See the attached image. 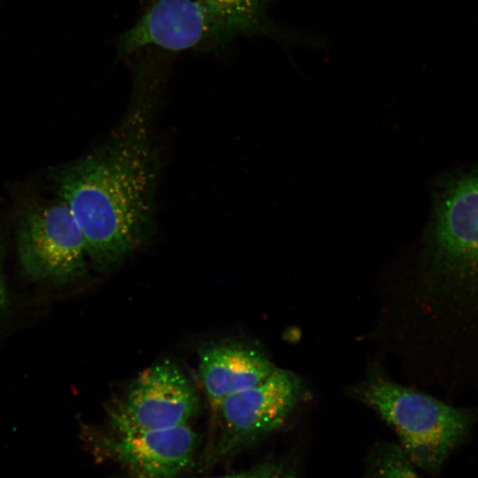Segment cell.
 Wrapping results in <instances>:
<instances>
[{
    "label": "cell",
    "instance_id": "obj_1",
    "mask_svg": "<svg viewBox=\"0 0 478 478\" xmlns=\"http://www.w3.org/2000/svg\"><path fill=\"white\" fill-rule=\"evenodd\" d=\"M134 113L105 148L73 164L59 181L87 257L99 271L131 254L151 220L156 161L142 104Z\"/></svg>",
    "mask_w": 478,
    "mask_h": 478
},
{
    "label": "cell",
    "instance_id": "obj_2",
    "mask_svg": "<svg viewBox=\"0 0 478 478\" xmlns=\"http://www.w3.org/2000/svg\"><path fill=\"white\" fill-rule=\"evenodd\" d=\"M424 240L451 312L453 345L478 346V163L436 180Z\"/></svg>",
    "mask_w": 478,
    "mask_h": 478
},
{
    "label": "cell",
    "instance_id": "obj_3",
    "mask_svg": "<svg viewBox=\"0 0 478 478\" xmlns=\"http://www.w3.org/2000/svg\"><path fill=\"white\" fill-rule=\"evenodd\" d=\"M361 397L395 429L411 463L428 472L441 467L474 420V411L385 380L369 382Z\"/></svg>",
    "mask_w": 478,
    "mask_h": 478
},
{
    "label": "cell",
    "instance_id": "obj_4",
    "mask_svg": "<svg viewBox=\"0 0 478 478\" xmlns=\"http://www.w3.org/2000/svg\"><path fill=\"white\" fill-rule=\"evenodd\" d=\"M303 392L293 373L276 369L259 384L225 398L213 417L219 421L214 454L235 452L278 429L297 405Z\"/></svg>",
    "mask_w": 478,
    "mask_h": 478
},
{
    "label": "cell",
    "instance_id": "obj_5",
    "mask_svg": "<svg viewBox=\"0 0 478 478\" xmlns=\"http://www.w3.org/2000/svg\"><path fill=\"white\" fill-rule=\"evenodd\" d=\"M18 253L29 278L50 285L78 278L88 258L81 229L63 201L27 216L19 234Z\"/></svg>",
    "mask_w": 478,
    "mask_h": 478
},
{
    "label": "cell",
    "instance_id": "obj_6",
    "mask_svg": "<svg viewBox=\"0 0 478 478\" xmlns=\"http://www.w3.org/2000/svg\"><path fill=\"white\" fill-rule=\"evenodd\" d=\"M199 411L196 389L170 360L144 369L111 411L113 430L168 428L189 425Z\"/></svg>",
    "mask_w": 478,
    "mask_h": 478
},
{
    "label": "cell",
    "instance_id": "obj_7",
    "mask_svg": "<svg viewBox=\"0 0 478 478\" xmlns=\"http://www.w3.org/2000/svg\"><path fill=\"white\" fill-rule=\"evenodd\" d=\"M94 449L118 462L133 478H176L191 463L197 435L189 426L85 432Z\"/></svg>",
    "mask_w": 478,
    "mask_h": 478
},
{
    "label": "cell",
    "instance_id": "obj_8",
    "mask_svg": "<svg viewBox=\"0 0 478 478\" xmlns=\"http://www.w3.org/2000/svg\"><path fill=\"white\" fill-rule=\"evenodd\" d=\"M199 360L202 385L213 414L225 398L259 384L276 370L261 351L235 343L209 346Z\"/></svg>",
    "mask_w": 478,
    "mask_h": 478
},
{
    "label": "cell",
    "instance_id": "obj_9",
    "mask_svg": "<svg viewBox=\"0 0 478 478\" xmlns=\"http://www.w3.org/2000/svg\"><path fill=\"white\" fill-rule=\"evenodd\" d=\"M375 478H421L401 448L387 446L376 456Z\"/></svg>",
    "mask_w": 478,
    "mask_h": 478
},
{
    "label": "cell",
    "instance_id": "obj_10",
    "mask_svg": "<svg viewBox=\"0 0 478 478\" xmlns=\"http://www.w3.org/2000/svg\"><path fill=\"white\" fill-rule=\"evenodd\" d=\"M212 478H298L288 465L277 461H266L248 470Z\"/></svg>",
    "mask_w": 478,
    "mask_h": 478
},
{
    "label": "cell",
    "instance_id": "obj_11",
    "mask_svg": "<svg viewBox=\"0 0 478 478\" xmlns=\"http://www.w3.org/2000/svg\"><path fill=\"white\" fill-rule=\"evenodd\" d=\"M7 305V293L4 282L0 275V315L4 312Z\"/></svg>",
    "mask_w": 478,
    "mask_h": 478
}]
</instances>
